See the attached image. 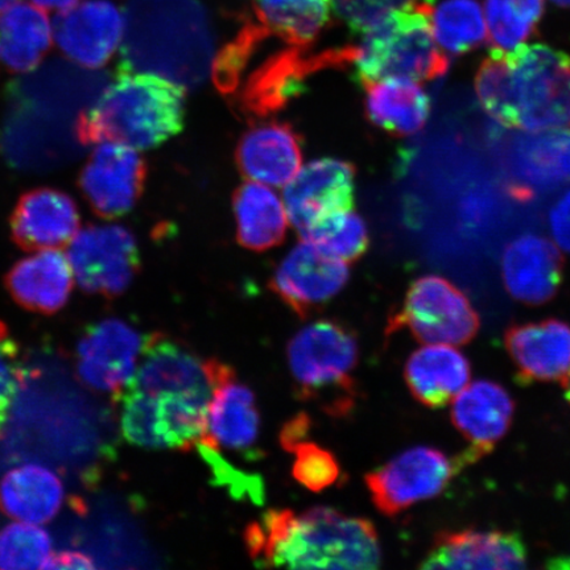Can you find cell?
I'll return each instance as SVG.
<instances>
[{
    "instance_id": "cell-1",
    "label": "cell",
    "mask_w": 570,
    "mask_h": 570,
    "mask_svg": "<svg viewBox=\"0 0 570 570\" xmlns=\"http://www.w3.org/2000/svg\"><path fill=\"white\" fill-rule=\"evenodd\" d=\"M245 543L261 567L376 569L382 560L374 524L330 508L269 510L247 527Z\"/></svg>"
},
{
    "instance_id": "cell-2",
    "label": "cell",
    "mask_w": 570,
    "mask_h": 570,
    "mask_svg": "<svg viewBox=\"0 0 570 570\" xmlns=\"http://www.w3.org/2000/svg\"><path fill=\"white\" fill-rule=\"evenodd\" d=\"M187 91L154 73L119 71L95 106L78 116L77 139L85 146L118 142L151 149L180 134Z\"/></svg>"
},
{
    "instance_id": "cell-3",
    "label": "cell",
    "mask_w": 570,
    "mask_h": 570,
    "mask_svg": "<svg viewBox=\"0 0 570 570\" xmlns=\"http://www.w3.org/2000/svg\"><path fill=\"white\" fill-rule=\"evenodd\" d=\"M488 112L533 132L570 125V56L546 45L505 51L487 80Z\"/></svg>"
},
{
    "instance_id": "cell-4",
    "label": "cell",
    "mask_w": 570,
    "mask_h": 570,
    "mask_svg": "<svg viewBox=\"0 0 570 570\" xmlns=\"http://www.w3.org/2000/svg\"><path fill=\"white\" fill-rule=\"evenodd\" d=\"M431 16L423 9L395 11L362 33L351 59L362 87L387 77L433 81L448 73L451 61L434 39Z\"/></svg>"
},
{
    "instance_id": "cell-5",
    "label": "cell",
    "mask_w": 570,
    "mask_h": 570,
    "mask_svg": "<svg viewBox=\"0 0 570 570\" xmlns=\"http://www.w3.org/2000/svg\"><path fill=\"white\" fill-rule=\"evenodd\" d=\"M288 367L298 396L317 402L331 415H345L354 404L358 342L336 321H315L289 341Z\"/></svg>"
},
{
    "instance_id": "cell-6",
    "label": "cell",
    "mask_w": 570,
    "mask_h": 570,
    "mask_svg": "<svg viewBox=\"0 0 570 570\" xmlns=\"http://www.w3.org/2000/svg\"><path fill=\"white\" fill-rule=\"evenodd\" d=\"M116 399L128 443L154 451L188 452L205 433L212 396L124 389Z\"/></svg>"
},
{
    "instance_id": "cell-7",
    "label": "cell",
    "mask_w": 570,
    "mask_h": 570,
    "mask_svg": "<svg viewBox=\"0 0 570 570\" xmlns=\"http://www.w3.org/2000/svg\"><path fill=\"white\" fill-rule=\"evenodd\" d=\"M480 327L468 296L444 277L428 275L411 284L387 333L405 330L424 345L462 346L475 338Z\"/></svg>"
},
{
    "instance_id": "cell-8",
    "label": "cell",
    "mask_w": 570,
    "mask_h": 570,
    "mask_svg": "<svg viewBox=\"0 0 570 570\" xmlns=\"http://www.w3.org/2000/svg\"><path fill=\"white\" fill-rule=\"evenodd\" d=\"M455 458L432 446H413L366 475V487L377 511L396 517L412 505L443 494L463 468Z\"/></svg>"
},
{
    "instance_id": "cell-9",
    "label": "cell",
    "mask_w": 570,
    "mask_h": 570,
    "mask_svg": "<svg viewBox=\"0 0 570 570\" xmlns=\"http://www.w3.org/2000/svg\"><path fill=\"white\" fill-rule=\"evenodd\" d=\"M68 258L75 279L89 295L118 297L140 269L134 234L120 225H89L70 242Z\"/></svg>"
},
{
    "instance_id": "cell-10",
    "label": "cell",
    "mask_w": 570,
    "mask_h": 570,
    "mask_svg": "<svg viewBox=\"0 0 570 570\" xmlns=\"http://www.w3.org/2000/svg\"><path fill=\"white\" fill-rule=\"evenodd\" d=\"M146 180L147 164L138 149L102 142L85 164L78 187L98 217L117 219L138 204Z\"/></svg>"
},
{
    "instance_id": "cell-11",
    "label": "cell",
    "mask_w": 570,
    "mask_h": 570,
    "mask_svg": "<svg viewBox=\"0 0 570 570\" xmlns=\"http://www.w3.org/2000/svg\"><path fill=\"white\" fill-rule=\"evenodd\" d=\"M146 338L120 318L85 330L77 345V374L88 387L118 395L137 372Z\"/></svg>"
},
{
    "instance_id": "cell-12",
    "label": "cell",
    "mask_w": 570,
    "mask_h": 570,
    "mask_svg": "<svg viewBox=\"0 0 570 570\" xmlns=\"http://www.w3.org/2000/svg\"><path fill=\"white\" fill-rule=\"evenodd\" d=\"M347 265L304 240L277 266L269 287L298 317H306L345 288L351 276Z\"/></svg>"
},
{
    "instance_id": "cell-13",
    "label": "cell",
    "mask_w": 570,
    "mask_h": 570,
    "mask_svg": "<svg viewBox=\"0 0 570 570\" xmlns=\"http://www.w3.org/2000/svg\"><path fill=\"white\" fill-rule=\"evenodd\" d=\"M261 434V415L254 392L242 383L230 366L220 362L209 402L206 428L199 451H225L249 454Z\"/></svg>"
},
{
    "instance_id": "cell-14",
    "label": "cell",
    "mask_w": 570,
    "mask_h": 570,
    "mask_svg": "<svg viewBox=\"0 0 570 570\" xmlns=\"http://www.w3.org/2000/svg\"><path fill=\"white\" fill-rule=\"evenodd\" d=\"M122 12L109 0H82L60 12L53 23V39L70 61L99 69L111 60L122 41Z\"/></svg>"
},
{
    "instance_id": "cell-15",
    "label": "cell",
    "mask_w": 570,
    "mask_h": 570,
    "mask_svg": "<svg viewBox=\"0 0 570 570\" xmlns=\"http://www.w3.org/2000/svg\"><path fill=\"white\" fill-rule=\"evenodd\" d=\"M355 168L332 158L313 160L285 185L284 205L292 226L303 233L327 214L354 208Z\"/></svg>"
},
{
    "instance_id": "cell-16",
    "label": "cell",
    "mask_w": 570,
    "mask_h": 570,
    "mask_svg": "<svg viewBox=\"0 0 570 570\" xmlns=\"http://www.w3.org/2000/svg\"><path fill=\"white\" fill-rule=\"evenodd\" d=\"M515 402L501 384L482 380L468 384L453 399L452 423L469 446L461 454L473 465L508 434Z\"/></svg>"
},
{
    "instance_id": "cell-17",
    "label": "cell",
    "mask_w": 570,
    "mask_h": 570,
    "mask_svg": "<svg viewBox=\"0 0 570 570\" xmlns=\"http://www.w3.org/2000/svg\"><path fill=\"white\" fill-rule=\"evenodd\" d=\"M80 225L75 199L53 188L26 191L10 219L12 240L26 252L66 247L80 232Z\"/></svg>"
},
{
    "instance_id": "cell-18",
    "label": "cell",
    "mask_w": 570,
    "mask_h": 570,
    "mask_svg": "<svg viewBox=\"0 0 570 570\" xmlns=\"http://www.w3.org/2000/svg\"><path fill=\"white\" fill-rule=\"evenodd\" d=\"M527 547L520 534L499 530L443 531L434 538L423 569H522Z\"/></svg>"
},
{
    "instance_id": "cell-19",
    "label": "cell",
    "mask_w": 570,
    "mask_h": 570,
    "mask_svg": "<svg viewBox=\"0 0 570 570\" xmlns=\"http://www.w3.org/2000/svg\"><path fill=\"white\" fill-rule=\"evenodd\" d=\"M504 345L524 384L566 380L570 373V325L558 318L510 326Z\"/></svg>"
},
{
    "instance_id": "cell-20",
    "label": "cell",
    "mask_w": 570,
    "mask_h": 570,
    "mask_svg": "<svg viewBox=\"0 0 570 570\" xmlns=\"http://www.w3.org/2000/svg\"><path fill=\"white\" fill-rule=\"evenodd\" d=\"M559 248L539 235L525 234L505 247L502 276L510 296L525 305L546 304L558 294L562 282Z\"/></svg>"
},
{
    "instance_id": "cell-21",
    "label": "cell",
    "mask_w": 570,
    "mask_h": 570,
    "mask_svg": "<svg viewBox=\"0 0 570 570\" xmlns=\"http://www.w3.org/2000/svg\"><path fill=\"white\" fill-rule=\"evenodd\" d=\"M235 160L248 180L285 187L302 168V139L287 124L255 126L240 138Z\"/></svg>"
},
{
    "instance_id": "cell-22",
    "label": "cell",
    "mask_w": 570,
    "mask_h": 570,
    "mask_svg": "<svg viewBox=\"0 0 570 570\" xmlns=\"http://www.w3.org/2000/svg\"><path fill=\"white\" fill-rule=\"evenodd\" d=\"M75 273L67 254L45 249L19 261L4 277L7 291L21 308L51 316L69 302Z\"/></svg>"
},
{
    "instance_id": "cell-23",
    "label": "cell",
    "mask_w": 570,
    "mask_h": 570,
    "mask_svg": "<svg viewBox=\"0 0 570 570\" xmlns=\"http://www.w3.org/2000/svg\"><path fill=\"white\" fill-rule=\"evenodd\" d=\"M472 366L452 345H426L405 363L404 380L413 397L428 409H443L468 386Z\"/></svg>"
},
{
    "instance_id": "cell-24",
    "label": "cell",
    "mask_w": 570,
    "mask_h": 570,
    "mask_svg": "<svg viewBox=\"0 0 570 570\" xmlns=\"http://www.w3.org/2000/svg\"><path fill=\"white\" fill-rule=\"evenodd\" d=\"M66 489L51 469L27 463L0 480V510L17 522L46 524L62 509Z\"/></svg>"
},
{
    "instance_id": "cell-25",
    "label": "cell",
    "mask_w": 570,
    "mask_h": 570,
    "mask_svg": "<svg viewBox=\"0 0 570 570\" xmlns=\"http://www.w3.org/2000/svg\"><path fill=\"white\" fill-rule=\"evenodd\" d=\"M366 89V116L374 126L395 137H410L425 126L431 99L415 80L407 77L382 78Z\"/></svg>"
},
{
    "instance_id": "cell-26",
    "label": "cell",
    "mask_w": 570,
    "mask_h": 570,
    "mask_svg": "<svg viewBox=\"0 0 570 570\" xmlns=\"http://www.w3.org/2000/svg\"><path fill=\"white\" fill-rule=\"evenodd\" d=\"M53 45V24L35 3L16 2L0 13V61L12 73H27Z\"/></svg>"
},
{
    "instance_id": "cell-27",
    "label": "cell",
    "mask_w": 570,
    "mask_h": 570,
    "mask_svg": "<svg viewBox=\"0 0 570 570\" xmlns=\"http://www.w3.org/2000/svg\"><path fill=\"white\" fill-rule=\"evenodd\" d=\"M237 239L252 252L279 246L287 234L288 214L284 202L268 185L247 181L233 197Z\"/></svg>"
},
{
    "instance_id": "cell-28",
    "label": "cell",
    "mask_w": 570,
    "mask_h": 570,
    "mask_svg": "<svg viewBox=\"0 0 570 570\" xmlns=\"http://www.w3.org/2000/svg\"><path fill=\"white\" fill-rule=\"evenodd\" d=\"M511 155L518 176L533 188L570 183V128L524 135L515 140Z\"/></svg>"
},
{
    "instance_id": "cell-29",
    "label": "cell",
    "mask_w": 570,
    "mask_h": 570,
    "mask_svg": "<svg viewBox=\"0 0 570 570\" xmlns=\"http://www.w3.org/2000/svg\"><path fill=\"white\" fill-rule=\"evenodd\" d=\"M253 3L266 31L297 46L315 40L333 11V0H253Z\"/></svg>"
},
{
    "instance_id": "cell-30",
    "label": "cell",
    "mask_w": 570,
    "mask_h": 570,
    "mask_svg": "<svg viewBox=\"0 0 570 570\" xmlns=\"http://www.w3.org/2000/svg\"><path fill=\"white\" fill-rule=\"evenodd\" d=\"M434 39L444 52L463 55L487 40L488 27L476 0H445L431 16Z\"/></svg>"
},
{
    "instance_id": "cell-31",
    "label": "cell",
    "mask_w": 570,
    "mask_h": 570,
    "mask_svg": "<svg viewBox=\"0 0 570 570\" xmlns=\"http://www.w3.org/2000/svg\"><path fill=\"white\" fill-rule=\"evenodd\" d=\"M544 13V0H487L490 41L494 48L512 51L537 32Z\"/></svg>"
},
{
    "instance_id": "cell-32",
    "label": "cell",
    "mask_w": 570,
    "mask_h": 570,
    "mask_svg": "<svg viewBox=\"0 0 570 570\" xmlns=\"http://www.w3.org/2000/svg\"><path fill=\"white\" fill-rule=\"evenodd\" d=\"M301 235L304 240L346 263L358 261L370 245L365 220L353 209L327 214Z\"/></svg>"
},
{
    "instance_id": "cell-33",
    "label": "cell",
    "mask_w": 570,
    "mask_h": 570,
    "mask_svg": "<svg viewBox=\"0 0 570 570\" xmlns=\"http://www.w3.org/2000/svg\"><path fill=\"white\" fill-rule=\"evenodd\" d=\"M52 539L38 524L17 522L0 531V569H45Z\"/></svg>"
},
{
    "instance_id": "cell-34",
    "label": "cell",
    "mask_w": 570,
    "mask_h": 570,
    "mask_svg": "<svg viewBox=\"0 0 570 570\" xmlns=\"http://www.w3.org/2000/svg\"><path fill=\"white\" fill-rule=\"evenodd\" d=\"M295 460L292 475L305 489L320 491L334 487L340 480L341 468L336 455L311 441H298L289 449Z\"/></svg>"
},
{
    "instance_id": "cell-35",
    "label": "cell",
    "mask_w": 570,
    "mask_h": 570,
    "mask_svg": "<svg viewBox=\"0 0 570 570\" xmlns=\"http://www.w3.org/2000/svg\"><path fill=\"white\" fill-rule=\"evenodd\" d=\"M411 9L433 11L434 0H333L334 12L358 33H365L392 12Z\"/></svg>"
},
{
    "instance_id": "cell-36",
    "label": "cell",
    "mask_w": 570,
    "mask_h": 570,
    "mask_svg": "<svg viewBox=\"0 0 570 570\" xmlns=\"http://www.w3.org/2000/svg\"><path fill=\"white\" fill-rule=\"evenodd\" d=\"M23 383L20 348L9 327L0 321V430L10 416L18 392Z\"/></svg>"
},
{
    "instance_id": "cell-37",
    "label": "cell",
    "mask_w": 570,
    "mask_h": 570,
    "mask_svg": "<svg viewBox=\"0 0 570 570\" xmlns=\"http://www.w3.org/2000/svg\"><path fill=\"white\" fill-rule=\"evenodd\" d=\"M550 226L554 240L570 254V189L554 204Z\"/></svg>"
},
{
    "instance_id": "cell-38",
    "label": "cell",
    "mask_w": 570,
    "mask_h": 570,
    "mask_svg": "<svg viewBox=\"0 0 570 570\" xmlns=\"http://www.w3.org/2000/svg\"><path fill=\"white\" fill-rule=\"evenodd\" d=\"M95 562L81 552H61L49 558L45 569H92Z\"/></svg>"
},
{
    "instance_id": "cell-39",
    "label": "cell",
    "mask_w": 570,
    "mask_h": 570,
    "mask_svg": "<svg viewBox=\"0 0 570 570\" xmlns=\"http://www.w3.org/2000/svg\"><path fill=\"white\" fill-rule=\"evenodd\" d=\"M80 2V0H32V3L41 7L45 10H55V11H67L70 7H73Z\"/></svg>"
},
{
    "instance_id": "cell-40",
    "label": "cell",
    "mask_w": 570,
    "mask_h": 570,
    "mask_svg": "<svg viewBox=\"0 0 570 570\" xmlns=\"http://www.w3.org/2000/svg\"><path fill=\"white\" fill-rule=\"evenodd\" d=\"M548 568L553 569H570V554L564 558L554 559L548 564Z\"/></svg>"
},
{
    "instance_id": "cell-41",
    "label": "cell",
    "mask_w": 570,
    "mask_h": 570,
    "mask_svg": "<svg viewBox=\"0 0 570 570\" xmlns=\"http://www.w3.org/2000/svg\"><path fill=\"white\" fill-rule=\"evenodd\" d=\"M562 387H564V394H566L567 401L570 405V373L568 374L566 380L562 381Z\"/></svg>"
},
{
    "instance_id": "cell-42",
    "label": "cell",
    "mask_w": 570,
    "mask_h": 570,
    "mask_svg": "<svg viewBox=\"0 0 570 570\" xmlns=\"http://www.w3.org/2000/svg\"><path fill=\"white\" fill-rule=\"evenodd\" d=\"M16 2H18V0H0V13L9 9V7Z\"/></svg>"
},
{
    "instance_id": "cell-43",
    "label": "cell",
    "mask_w": 570,
    "mask_h": 570,
    "mask_svg": "<svg viewBox=\"0 0 570 570\" xmlns=\"http://www.w3.org/2000/svg\"><path fill=\"white\" fill-rule=\"evenodd\" d=\"M552 2L561 7H570V0H552Z\"/></svg>"
}]
</instances>
